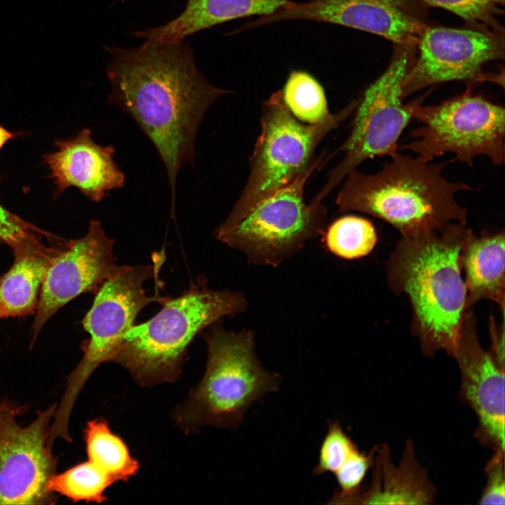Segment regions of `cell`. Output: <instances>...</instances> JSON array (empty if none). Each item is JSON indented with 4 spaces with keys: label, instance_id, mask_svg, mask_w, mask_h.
Wrapping results in <instances>:
<instances>
[{
    "label": "cell",
    "instance_id": "obj_1",
    "mask_svg": "<svg viewBox=\"0 0 505 505\" xmlns=\"http://www.w3.org/2000/svg\"><path fill=\"white\" fill-rule=\"evenodd\" d=\"M109 102L130 114L155 147L175 201L181 167L196 156L198 128L213 103L230 90L211 84L197 68L189 43L146 39L107 47Z\"/></svg>",
    "mask_w": 505,
    "mask_h": 505
},
{
    "label": "cell",
    "instance_id": "obj_2",
    "mask_svg": "<svg viewBox=\"0 0 505 505\" xmlns=\"http://www.w3.org/2000/svg\"><path fill=\"white\" fill-rule=\"evenodd\" d=\"M466 224L402 237L387 261V280L404 294L412 311V331L426 356L453 354L468 310L462 276V252L473 236Z\"/></svg>",
    "mask_w": 505,
    "mask_h": 505
},
{
    "label": "cell",
    "instance_id": "obj_3",
    "mask_svg": "<svg viewBox=\"0 0 505 505\" xmlns=\"http://www.w3.org/2000/svg\"><path fill=\"white\" fill-rule=\"evenodd\" d=\"M449 162L431 163L398 150L375 173H348L335 203L340 212L363 213L389 223L402 237L466 224L467 210L456 195L472 187L443 175Z\"/></svg>",
    "mask_w": 505,
    "mask_h": 505
},
{
    "label": "cell",
    "instance_id": "obj_4",
    "mask_svg": "<svg viewBox=\"0 0 505 505\" xmlns=\"http://www.w3.org/2000/svg\"><path fill=\"white\" fill-rule=\"evenodd\" d=\"M161 304L154 317L126 333L113 361L143 386L177 379L196 335L223 317L244 312L248 301L241 292L213 290L201 280Z\"/></svg>",
    "mask_w": 505,
    "mask_h": 505
},
{
    "label": "cell",
    "instance_id": "obj_5",
    "mask_svg": "<svg viewBox=\"0 0 505 505\" xmlns=\"http://www.w3.org/2000/svg\"><path fill=\"white\" fill-rule=\"evenodd\" d=\"M203 334L208 349L204 375L175 412L186 432L202 426L236 428L252 403L278 390L281 376L262 368L250 330L229 331L219 323Z\"/></svg>",
    "mask_w": 505,
    "mask_h": 505
},
{
    "label": "cell",
    "instance_id": "obj_6",
    "mask_svg": "<svg viewBox=\"0 0 505 505\" xmlns=\"http://www.w3.org/2000/svg\"><path fill=\"white\" fill-rule=\"evenodd\" d=\"M358 99L315 124L295 118L284 102L282 91L264 101L261 131L250 158L246 183L223 222H234L265 198L287 186L311 167L322 163L314 153L322 140L356 109Z\"/></svg>",
    "mask_w": 505,
    "mask_h": 505
},
{
    "label": "cell",
    "instance_id": "obj_7",
    "mask_svg": "<svg viewBox=\"0 0 505 505\" xmlns=\"http://www.w3.org/2000/svg\"><path fill=\"white\" fill-rule=\"evenodd\" d=\"M159 263L121 266L95 293L93 304L82 321L90 337L83 343V357L69 375L57 405L53 419L55 431L69 430L70 417L82 389L101 364L113 362L138 314L152 302L162 304L167 299L149 296L143 288L147 281L156 276Z\"/></svg>",
    "mask_w": 505,
    "mask_h": 505
},
{
    "label": "cell",
    "instance_id": "obj_8",
    "mask_svg": "<svg viewBox=\"0 0 505 505\" xmlns=\"http://www.w3.org/2000/svg\"><path fill=\"white\" fill-rule=\"evenodd\" d=\"M322 163L314 165L287 186L263 199L239 220L222 222L216 238L243 253L249 264L276 268L323 234L327 208L307 203L305 184Z\"/></svg>",
    "mask_w": 505,
    "mask_h": 505
},
{
    "label": "cell",
    "instance_id": "obj_9",
    "mask_svg": "<svg viewBox=\"0 0 505 505\" xmlns=\"http://www.w3.org/2000/svg\"><path fill=\"white\" fill-rule=\"evenodd\" d=\"M412 118L421 126L410 132V142L398 151H410L432 161L446 153L453 161L473 166L485 156L496 166L504 162L505 110L502 105L473 94L470 89L438 104L410 102Z\"/></svg>",
    "mask_w": 505,
    "mask_h": 505
},
{
    "label": "cell",
    "instance_id": "obj_10",
    "mask_svg": "<svg viewBox=\"0 0 505 505\" xmlns=\"http://www.w3.org/2000/svg\"><path fill=\"white\" fill-rule=\"evenodd\" d=\"M395 46L387 68L358 98L351 133L339 148L344 158L328 173L312 203H321L348 173L363 161L390 157L398 151V140L412 119L410 102H403L402 83L415 47Z\"/></svg>",
    "mask_w": 505,
    "mask_h": 505
},
{
    "label": "cell",
    "instance_id": "obj_11",
    "mask_svg": "<svg viewBox=\"0 0 505 505\" xmlns=\"http://www.w3.org/2000/svg\"><path fill=\"white\" fill-rule=\"evenodd\" d=\"M57 403L36 412L26 426L18 418L28 409L4 399L0 402V504H53L48 490L57 459L50 442Z\"/></svg>",
    "mask_w": 505,
    "mask_h": 505
},
{
    "label": "cell",
    "instance_id": "obj_12",
    "mask_svg": "<svg viewBox=\"0 0 505 505\" xmlns=\"http://www.w3.org/2000/svg\"><path fill=\"white\" fill-rule=\"evenodd\" d=\"M402 83L405 99L431 86L448 81L488 80L483 68L504 55V32L427 25Z\"/></svg>",
    "mask_w": 505,
    "mask_h": 505
},
{
    "label": "cell",
    "instance_id": "obj_13",
    "mask_svg": "<svg viewBox=\"0 0 505 505\" xmlns=\"http://www.w3.org/2000/svg\"><path fill=\"white\" fill-rule=\"evenodd\" d=\"M294 20L342 25L383 36L395 46L414 47L428 25L419 0H289L273 13L245 23L239 30Z\"/></svg>",
    "mask_w": 505,
    "mask_h": 505
},
{
    "label": "cell",
    "instance_id": "obj_14",
    "mask_svg": "<svg viewBox=\"0 0 505 505\" xmlns=\"http://www.w3.org/2000/svg\"><path fill=\"white\" fill-rule=\"evenodd\" d=\"M114 239L97 220H91L87 234L65 241L50 264L40 290L32 327L33 344L46 322L77 296L95 293L121 267L114 256Z\"/></svg>",
    "mask_w": 505,
    "mask_h": 505
},
{
    "label": "cell",
    "instance_id": "obj_15",
    "mask_svg": "<svg viewBox=\"0 0 505 505\" xmlns=\"http://www.w3.org/2000/svg\"><path fill=\"white\" fill-rule=\"evenodd\" d=\"M452 356L460 369L461 397L478 420V436L504 450V368L481 346L471 310L464 315Z\"/></svg>",
    "mask_w": 505,
    "mask_h": 505
},
{
    "label": "cell",
    "instance_id": "obj_16",
    "mask_svg": "<svg viewBox=\"0 0 505 505\" xmlns=\"http://www.w3.org/2000/svg\"><path fill=\"white\" fill-rule=\"evenodd\" d=\"M115 147L94 141L91 130L56 143V150L45 156L58 191L74 187L94 202H100L113 189L122 188L124 173L114 161Z\"/></svg>",
    "mask_w": 505,
    "mask_h": 505
},
{
    "label": "cell",
    "instance_id": "obj_17",
    "mask_svg": "<svg viewBox=\"0 0 505 505\" xmlns=\"http://www.w3.org/2000/svg\"><path fill=\"white\" fill-rule=\"evenodd\" d=\"M289 0H186L176 18L156 27L133 33L135 36L161 43L182 41L201 30L232 20L264 16L284 6Z\"/></svg>",
    "mask_w": 505,
    "mask_h": 505
},
{
    "label": "cell",
    "instance_id": "obj_18",
    "mask_svg": "<svg viewBox=\"0 0 505 505\" xmlns=\"http://www.w3.org/2000/svg\"><path fill=\"white\" fill-rule=\"evenodd\" d=\"M377 458L370 487L360 491L355 504H427L432 502L434 487L426 471L417 463L412 443L406 444L398 466L391 461L385 445L376 447Z\"/></svg>",
    "mask_w": 505,
    "mask_h": 505
},
{
    "label": "cell",
    "instance_id": "obj_19",
    "mask_svg": "<svg viewBox=\"0 0 505 505\" xmlns=\"http://www.w3.org/2000/svg\"><path fill=\"white\" fill-rule=\"evenodd\" d=\"M505 234L504 231H484L474 234L464 246L461 255L462 270L464 272L466 307L481 299L497 303L502 311L505 297Z\"/></svg>",
    "mask_w": 505,
    "mask_h": 505
},
{
    "label": "cell",
    "instance_id": "obj_20",
    "mask_svg": "<svg viewBox=\"0 0 505 505\" xmlns=\"http://www.w3.org/2000/svg\"><path fill=\"white\" fill-rule=\"evenodd\" d=\"M61 241L46 248L14 255L11 268L0 276V318L34 314L48 268L62 250Z\"/></svg>",
    "mask_w": 505,
    "mask_h": 505
},
{
    "label": "cell",
    "instance_id": "obj_21",
    "mask_svg": "<svg viewBox=\"0 0 505 505\" xmlns=\"http://www.w3.org/2000/svg\"><path fill=\"white\" fill-rule=\"evenodd\" d=\"M115 483L116 480L101 463L88 457L87 461L55 473L48 482V490L74 502L101 503L107 499L105 491Z\"/></svg>",
    "mask_w": 505,
    "mask_h": 505
},
{
    "label": "cell",
    "instance_id": "obj_22",
    "mask_svg": "<svg viewBox=\"0 0 505 505\" xmlns=\"http://www.w3.org/2000/svg\"><path fill=\"white\" fill-rule=\"evenodd\" d=\"M87 456L99 459L117 482L135 476L138 462L130 454L123 440L112 432L102 419L88 422L84 431Z\"/></svg>",
    "mask_w": 505,
    "mask_h": 505
},
{
    "label": "cell",
    "instance_id": "obj_23",
    "mask_svg": "<svg viewBox=\"0 0 505 505\" xmlns=\"http://www.w3.org/2000/svg\"><path fill=\"white\" fill-rule=\"evenodd\" d=\"M324 241L326 248L335 255L354 260L372 252L377 243V235L369 220L355 215H345L328 227Z\"/></svg>",
    "mask_w": 505,
    "mask_h": 505
},
{
    "label": "cell",
    "instance_id": "obj_24",
    "mask_svg": "<svg viewBox=\"0 0 505 505\" xmlns=\"http://www.w3.org/2000/svg\"><path fill=\"white\" fill-rule=\"evenodd\" d=\"M281 91L290 112L303 123H318L331 115L323 88L306 72L292 71Z\"/></svg>",
    "mask_w": 505,
    "mask_h": 505
},
{
    "label": "cell",
    "instance_id": "obj_25",
    "mask_svg": "<svg viewBox=\"0 0 505 505\" xmlns=\"http://www.w3.org/2000/svg\"><path fill=\"white\" fill-rule=\"evenodd\" d=\"M441 8L462 18L470 27L504 32L499 18L504 15V0H419Z\"/></svg>",
    "mask_w": 505,
    "mask_h": 505
},
{
    "label": "cell",
    "instance_id": "obj_26",
    "mask_svg": "<svg viewBox=\"0 0 505 505\" xmlns=\"http://www.w3.org/2000/svg\"><path fill=\"white\" fill-rule=\"evenodd\" d=\"M44 238L51 240L58 238L27 222L0 204V243L10 247L13 255L45 248L49 244L44 243Z\"/></svg>",
    "mask_w": 505,
    "mask_h": 505
},
{
    "label": "cell",
    "instance_id": "obj_27",
    "mask_svg": "<svg viewBox=\"0 0 505 505\" xmlns=\"http://www.w3.org/2000/svg\"><path fill=\"white\" fill-rule=\"evenodd\" d=\"M374 451L375 449L369 454H366L356 450L343 463L334 473L338 484V489L336 490L328 504H354L355 499L361 490V483L372 464Z\"/></svg>",
    "mask_w": 505,
    "mask_h": 505
},
{
    "label": "cell",
    "instance_id": "obj_28",
    "mask_svg": "<svg viewBox=\"0 0 505 505\" xmlns=\"http://www.w3.org/2000/svg\"><path fill=\"white\" fill-rule=\"evenodd\" d=\"M358 450L337 421L328 422L327 433L321 443L318 464L314 473H335L343 463Z\"/></svg>",
    "mask_w": 505,
    "mask_h": 505
},
{
    "label": "cell",
    "instance_id": "obj_29",
    "mask_svg": "<svg viewBox=\"0 0 505 505\" xmlns=\"http://www.w3.org/2000/svg\"><path fill=\"white\" fill-rule=\"evenodd\" d=\"M504 450L495 449L488 461L485 472L487 483L480 498V504H505Z\"/></svg>",
    "mask_w": 505,
    "mask_h": 505
},
{
    "label": "cell",
    "instance_id": "obj_30",
    "mask_svg": "<svg viewBox=\"0 0 505 505\" xmlns=\"http://www.w3.org/2000/svg\"><path fill=\"white\" fill-rule=\"evenodd\" d=\"M490 332L492 339V351L490 352L498 365L504 368V326L500 327L492 321Z\"/></svg>",
    "mask_w": 505,
    "mask_h": 505
},
{
    "label": "cell",
    "instance_id": "obj_31",
    "mask_svg": "<svg viewBox=\"0 0 505 505\" xmlns=\"http://www.w3.org/2000/svg\"><path fill=\"white\" fill-rule=\"evenodd\" d=\"M12 137V134L0 126V149Z\"/></svg>",
    "mask_w": 505,
    "mask_h": 505
},
{
    "label": "cell",
    "instance_id": "obj_32",
    "mask_svg": "<svg viewBox=\"0 0 505 505\" xmlns=\"http://www.w3.org/2000/svg\"><path fill=\"white\" fill-rule=\"evenodd\" d=\"M0 319H1V318H0Z\"/></svg>",
    "mask_w": 505,
    "mask_h": 505
}]
</instances>
